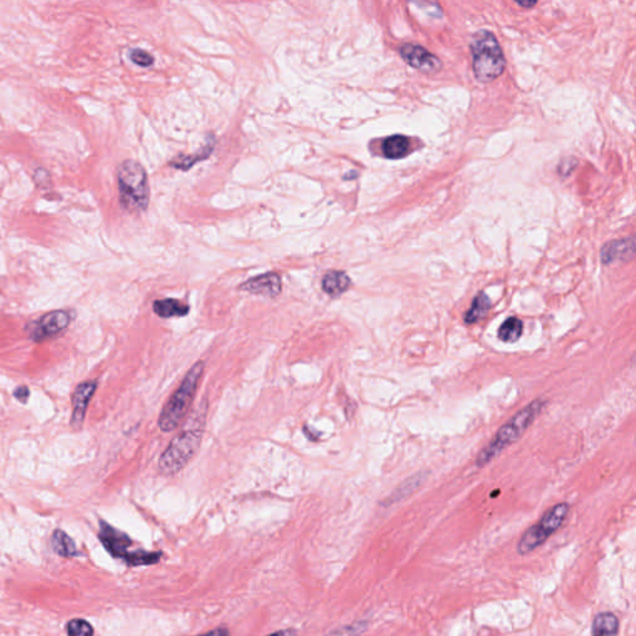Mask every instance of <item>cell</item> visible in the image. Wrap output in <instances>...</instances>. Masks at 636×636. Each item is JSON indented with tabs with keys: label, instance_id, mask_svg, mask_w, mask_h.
<instances>
[{
	"label": "cell",
	"instance_id": "6da1fadb",
	"mask_svg": "<svg viewBox=\"0 0 636 636\" xmlns=\"http://www.w3.org/2000/svg\"><path fill=\"white\" fill-rule=\"evenodd\" d=\"M204 368L206 364L201 361L194 364L185 375L182 384L179 385L178 389L169 398L167 404L164 405L163 409L161 411L158 420L161 430L170 432L180 425L194 400L195 393L199 387L200 378L204 373Z\"/></svg>",
	"mask_w": 636,
	"mask_h": 636
},
{
	"label": "cell",
	"instance_id": "7a4b0ae2",
	"mask_svg": "<svg viewBox=\"0 0 636 636\" xmlns=\"http://www.w3.org/2000/svg\"><path fill=\"white\" fill-rule=\"evenodd\" d=\"M544 405L546 401L543 399L533 400L531 404L527 405L526 408H523L516 416H512L505 425L501 426L489 445L480 452L479 456L476 459V465L478 466L487 465L504 449L510 447L511 444L520 439V435L541 413Z\"/></svg>",
	"mask_w": 636,
	"mask_h": 636
},
{
	"label": "cell",
	"instance_id": "3957f363",
	"mask_svg": "<svg viewBox=\"0 0 636 636\" xmlns=\"http://www.w3.org/2000/svg\"><path fill=\"white\" fill-rule=\"evenodd\" d=\"M475 77L480 82H491L504 73L506 60L494 34L487 30L475 34L471 42Z\"/></svg>",
	"mask_w": 636,
	"mask_h": 636
},
{
	"label": "cell",
	"instance_id": "277c9868",
	"mask_svg": "<svg viewBox=\"0 0 636 636\" xmlns=\"http://www.w3.org/2000/svg\"><path fill=\"white\" fill-rule=\"evenodd\" d=\"M121 206L131 213L146 211L149 201L147 174L135 161H125L117 172Z\"/></svg>",
	"mask_w": 636,
	"mask_h": 636
},
{
	"label": "cell",
	"instance_id": "5b68a950",
	"mask_svg": "<svg viewBox=\"0 0 636 636\" xmlns=\"http://www.w3.org/2000/svg\"><path fill=\"white\" fill-rule=\"evenodd\" d=\"M201 437V429H187L179 432L159 459V471L166 476L182 471L199 450Z\"/></svg>",
	"mask_w": 636,
	"mask_h": 636
},
{
	"label": "cell",
	"instance_id": "8992f818",
	"mask_svg": "<svg viewBox=\"0 0 636 636\" xmlns=\"http://www.w3.org/2000/svg\"><path fill=\"white\" fill-rule=\"evenodd\" d=\"M101 531L99 538L105 546L106 549L115 558H121L128 566H152L161 561L162 553L147 552L143 549H138L135 552H130V547L133 544L131 538L126 533L118 531L116 528L107 525L105 520H101Z\"/></svg>",
	"mask_w": 636,
	"mask_h": 636
},
{
	"label": "cell",
	"instance_id": "52a82bcc",
	"mask_svg": "<svg viewBox=\"0 0 636 636\" xmlns=\"http://www.w3.org/2000/svg\"><path fill=\"white\" fill-rule=\"evenodd\" d=\"M569 511L567 504H558L553 506L551 510L546 512V515L542 517L541 520L528 528L525 535L520 538V543L517 546L518 553L525 556L540 547L559 527L562 526Z\"/></svg>",
	"mask_w": 636,
	"mask_h": 636
},
{
	"label": "cell",
	"instance_id": "ba28073f",
	"mask_svg": "<svg viewBox=\"0 0 636 636\" xmlns=\"http://www.w3.org/2000/svg\"><path fill=\"white\" fill-rule=\"evenodd\" d=\"M71 323V316L66 311H53L42 316L29 325V337L35 342H42L66 330Z\"/></svg>",
	"mask_w": 636,
	"mask_h": 636
},
{
	"label": "cell",
	"instance_id": "9c48e42d",
	"mask_svg": "<svg viewBox=\"0 0 636 636\" xmlns=\"http://www.w3.org/2000/svg\"><path fill=\"white\" fill-rule=\"evenodd\" d=\"M399 54L405 63L421 73H434L442 68L440 58L419 45L404 44L400 46Z\"/></svg>",
	"mask_w": 636,
	"mask_h": 636
},
{
	"label": "cell",
	"instance_id": "30bf717a",
	"mask_svg": "<svg viewBox=\"0 0 636 636\" xmlns=\"http://www.w3.org/2000/svg\"><path fill=\"white\" fill-rule=\"evenodd\" d=\"M96 389H97L96 380L84 382L76 387L73 395V418H71V424L75 428L82 425L89 400L92 399Z\"/></svg>",
	"mask_w": 636,
	"mask_h": 636
},
{
	"label": "cell",
	"instance_id": "8fae6325",
	"mask_svg": "<svg viewBox=\"0 0 636 636\" xmlns=\"http://www.w3.org/2000/svg\"><path fill=\"white\" fill-rule=\"evenodd\" d=\"M281 289H282L281 278L276 273L260 275L240 285L242 291L254 294H263L268 297H276L281 292Z\"/></svg>",
	"mask_w": 636,
	"mask_h": 636
},
{
	"label": "cell",
	"instance_id": "7c38bea8",
	"mask_svg": "<svg viewBox=\"0 0 636 636\" xmlns=\"http://www.w3.org/2000/svg\"><path fill=\"white\" fill-rule=\"evenodd\" d=\"M635 253V242L632 239H623L606 244L601 250V261L609 265L618 260H630Z\"/></svg>",
	"mask_w": 636,
	"mask_h": 636
},
{
	"label": "cell",
	"instance_id": "4fadbf2b",
	"mask_svg": "<svg viewBox=\"0 0 636 636\" xmlns=\"http://www.w3.org/2000/svg\"><path fill=\"white\" fill-rule=\"evenodd\" d=\"M351 287V279L343 271H330L322 280V289L328 296L337 297L344 294Z\"/></svg>",
	"mask_w": 636,
	"mask_h": 636
},
{
	"label": "cell",
	"instance_id": "5bb4252c",
	"mask_svg": "<svg viewBox=\"0 0 636 636\" xmlns=\"http://www.w3.org/2000/svg\"><path fill=\"white\" fill-rule=\"evenodd\" d=\"M190 307L183 302L174 299H164L153 302V311L158 317L170 318V317H183L189 313Z\"/></svg>",
	"mask_w": 636,
	"mask_h": 636
},
{
	"label": "cell",
	"instance_id": "9a60e30c",
	"mask_svg": "<svg viewBox=\"0 0 636 636\" xmlns=\"http://www.w3.org/2000/svg\"><path fill=\"white\" fill-rule=\"evenodd\" d=\"M384 156L389 159H399L408 154L409 148H411V141L409 138L401 136V135H395L390 137L385 138L383 142Z\"/></svg>",
	"mask_w": 636,
	"mask_h": 636
},
{
	"label": "cell",
	"instance_id": "2e32d148",
	"mask_svg": "<svg viewBox=\"0 0 636 636\" xmlns=\"http://www.w3.org/2000/svg\"><path fill=\"white\" fill-rule=\"evenodd\" d=\"M619 630V621L611 613H601L595 616L592 626L593 636H616Z\"/></svg>",
	"mask_w": 636,
	"mask_h": 636
},
{
	"label": "cell",
	"instance_id": "e0dca14e",
	"mask_svg": "<svg viewBox=\"0 0 636 636\" xmlns=\"http://www.w3.org/2000/svg\"><path fill=\"white\" fill-rule=\"evenodd\" d=\"M491 300L489 296L485 292H480L473 301V305L470 307V310L463 316V321L468 325H473L475 322L482 320L485 316L489 313L491 308Z\"/></svg>",
	"mask_w": 636,
	"mask_h": 636
},
{
	"label": "cell",
	"instance_id": "ac0fdd59",
	"mask_svg": "<svg viewBox=\"0 0 636 636\" xmlns=\"http://www.w3.org/2000/svg\"><path fill=\"white\" fill-rule=\"evenodd\" d=\"M523 333V323L517 317L507 318L497 332L499 341L505 343H515L520 339Z\"/></svg>",
	"mask_w": 636,
	"mask_h": 636
},
{
	"label": "cell",
	"instance_id": "d6986e66",
	"mask_svg": "<svg viewBox=\"0 0 636 636\" xmlns=\"http://www.w3.org/2000/svg\"><path fill=\"white\" fill-rule=\"evenodd\" d=\"M54 551L63 557H74L77 554L75 542L66 533L56 530L53 536Z\"/></svg>",
	"mask_w": 636,
	"mask_h": 636
},
{
	"label": "cell",
	"instance_id": "ffe728a7",
	"mask_svg": "<svg viewBox=\"0 0 636 636\" xmlns=\"http://www.w3.org/2000/svg\"><path fill=\"white\" fill-rule=\"evenodd\" d=\"M69 636H94V628L84 619H73L66 626Z\"/></svg>",
	"mask_w": 636,
	"mask_h": 636
},
{
	"label": "cell",
	"instance_id": "44dd1931",
	"mask_svg": "<svg viewBox=\"0 0 636 636\" xmlns=\"http://www.w3.org/2000/svg\"><path fill=\"white\" fill-rule=\"evenodd\" d=\"M130 58L135 63H137L138 66L142 68H148L153 63V56L151 54L141 50V49H135L130 53Z\"/></svg>",
	"mask_w": 636,
	"mask_h": 636
},
{
	"label": "cell",
	"instance_id": "7402d4cb",
	"mask_svg": "<svg viewBox=\"0 0 636 636\" xmlns=\"http://www.w3.org/2000/svg\"><path fill=\"white\" fill-rule=\"evenodd\" d=\"M364 629H366L364 623H357V624H352V625L343 626L341 629L333 631L330 635L327 636H361Z\"/></svg>",
	"mask_w": 636,
	"mask_h": 636
},
{
	"label": "cell",
	"instance_id": "603a6c76",
	"mask_svg": "<svg viewBox=\"0 0 636 636\" xmlns=\"http://www.w3.org/2000/svg\"><path fill=\"white\" fill-rule=\"evenodd\" d=\"M14 397H15L16 399L20 400L23 404H27V399L30 397V392H29L27 387H18L14 390Z\"/></svg>",
	"mask_w": 636,
	"mask_h": 636
},
{
	"label": "cell",
	"instance_id": "cb8c5ba5",
	"mask_svg": "<svg viewBox=\"0 0 636 636\" xmlns=\"http://www.w3.org/2000/svg\"><path fill=\"white\" fill-rule=\"evenodd\" d=\"M197 636H232L230 635V631L227 630L226 628H218L216 630L209 631V632H206V634H201V635Z\"/></svg>",
	"mask_w": 636,
	"mask_h": 636
},
{
	"label": "cell",
	"instance_id": "d4e9b609",
	"mask_svg": "<svg viewBox=\"0 0 636 636\" xmlns=\"http://www.w3.org/2000/svg\"><path fill=\"white\" fill-rule=\"evenodd\" d=\"M268 636H299L297 635V631L294 630V629H285V630L276 631L274 634H271V635Z\"/></svg>",
	"mask_w": 636,
	"mask_h": 636
},
{
	"label": "cell",
	"instance_id": "484cf974",
	"mask_svg": "<svg viewBox=\"0 0 636 636\" xmlns=\"http://www.w3.org/2000/svg\"><path fill=\"white\" fill-rule=\"evenodd\" d=\"M517 4H518V6H522V8H533V6H536L537 3L536 1H531V3H528V1H526V3H523V1H518Z\"/></svg>",
	"mask_w": 636,
	"mask_h": 636
}]
</instances>
